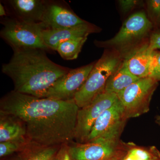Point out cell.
I'll list each match as a JSON object with an SVG mask.
<instances>
[{
    "label": "cell",
    "instance_id": "cell-26",
    "mask_svg": "<svg viewBox=\"0 0 160 160\" xmlns=\"http://www.w3.org/2000/svg\"><path fill=\"white\" fill-rule=\"evenodd\" d=\"M0 16L1 17H6L8 16L7 10L5 6L2 5V2L0 3Z\"/></svg>",
    "mask_w": 160,
    "mask_h": 160
},
{
    "label": "cell",
    "instance_id": "cell-24",
    "mask_svg": "<svg viewBox=\"0 0 160 160\" xmlns=\"http://www.w3.org/2000/svg\"><path fill=\"white\" fill-rule=\"evenodd\" d=\"M149 48L152 51L160 49V31H155L150 35L149 42Z\"/></svg>",
    "mask_w": 160,
    "mask_h": 160
},
{
    "label": "cell",
    "instance_id": "cell-11",
    "mask_svg": "<svg viewBox=\"0 0 160 160\" xmlns=\"http://www.w3.org/2000/svg\"><path fill=\"white\" fill-rule=\"evenodd\" d=\"M86 22L76 14L66 3L47 1L42 22L46 29H65Z\"/></svg>",
    "mask_w": 160,
    "mask_h": 160
},
{
    "label": "cell",
    "instance_id": "cell-21",
    "mask_svg": "<svg viewBox=\"0 0 160 160\" xmlns=\"http://www.w3.org/2000/svg\"><path fill=\"white\" fill-rule=\"evenodd\" d=\"M148 18L153 26L160 27V0L146 1Z\"/></svg>",
    "mask_w": 160,
    "mask_h": 160
},
{
    "label": "cell",
    "instance_id": "cell-22",
    "mask_svg": "<svg viewBox=\"0 0 160 160\" xmlns=\"http://www.w3.org/2000/svg\"><path fill=\"white\" fill-rule=\"evenodd\" d=\"M148 77L158 82L160 81V51L154 50L152 52L151 62Z\"/></svg>",
    "mask_w": 160,
    "mask_h": 160
},
{
    "label": "cell",
    "instance_id": "cell-31",
    "mask_svg": "<svg viewBox=\"0 0 160 160\" xmlns=\"http://www.w3.org/2000/svg\"><path fill=\"white\" fill-rule=\"evenodd\" d=\"M160 160V159H157V160Z\"/></svg>",
    "mask_w": 160,
    "mask_h": 160
},
{
    "label": "cell",
    "instance_id": "cell-25",
    "mask_svg": "<svg viewBox=\"0 0 160 160\" xmlns=\"http://www.w3.org/2000/svg\"><path fill=\"white\" fill-rule=\"evenodd\" d=\"M57 157L58 160H72L69 152V146L67 144L62 145L57 154Z\"/></svg>",
    "mask_w": 160,
    "mask_h": 160
},
{
    "label": "cell",
    "instance_id": "cell-23",
    "mask_svg": "<svg viewBox=\"0 0 160 160\" xmlns=\"http://www.w3.org/2000/svg\"><path fill=\"white\" fill-rule=\"evenodd\" d=\"M119 4L121 10L124 13H127L131 11L136 6H139L141 1L135 0H121L119 1Z\"/></svg>",
    "mask_w": 160,
    "mask_h": 160
},
{
    "label": "cell",
    "instance_id": "cell-2",
    "mask_svg": "<svg viewBox=\"0 0 160 160\" xmlns=\"http://www.w3.org/2000/svg\"><path fill=\"white\" fill-rule=\"evenodd\" d=\"M39 49L13 50L2 71L12 80L15 91L44 98L48 89L70 69L56 64Z\"/></svg>",
    "mask_w": 160,
    "mask_h": 160
},
{
    "label": "cell",
    "instance_id": "cell-27",
    "mask_svg": "<svg viewBox=\"0 0 160 160\" xmlns=\"http://www.w3.org/2000/svg\"><path fill=\"white\" fill-rule=\"evenodd\" d=\"M156 122L158 124L160 125V116L157 117Z\"/></svg>",
    "mask_w": 160,
    "mask_h": 160
},
{
    "label": "cell",
    "instance_id": "cell-14",
    "mask_svg": "<svg viewBox=\"0 0 160 160\" xmlns=\"http://www.w3.org/2000/svg\"><path fill=\"white\" fill-rule=\"evenodd\" d=\"M149 42L136 46L126 52L124 63L132 74L139 78L149 77L152 52Z\"/></svg>",
    "mask_w": 160,
    "mask_h": 160
},
{
    "label": "cell",
    "instance_id": "cell-13",
    "mask_svg": "<svg viewBox=\"0 0 160 160\" xmlns=\"http://www.w3.org/2000/svg\"><path fill=\"white\" fill-rule=\"evenodd\" d=\"M98 26L89 22L70 28L45 29L43 32L44 42L51 51H56L60 44L77 38L88 37L89 35L101 31Z\"/></svg>",
    "mask_w": 160,
    "mask_h": 160
},
{
    "label": "cell",
    "instance_id": "cell-10",
    "mask_svg": "<svg viewBox=\"0 0 160 160\" xmlns=\"http://www.w3.org/2000/svg\"><path fill=\"white\" fill-rule=\"evenodd\" d=\"M95 63L70 69L50 87L44 98L60 101L74 99L86 82Z\"/></svg>",
    "mask_w": 160,
    "mask_h": 160
},
{
    "label": "cell",
    "instance_id": "cell-12",
    "mask_svg": "<svg viewBox=\"0 0 160 160\" xmlns=\"http://www.w3.org/2000/svg\"><path fill=\"white\" fill-rule=\"evenodd\" d=\"M8 16L32 23H42L47 1L8 0L2 2Z\"/></svg>",
    "mask_w": 160,
    "mask_h": 160
},
{
    "label": "cell",
    "instance_id": "cell-17",
    "mask_svg": "<svg viewBox=\"0 0 160 160\" xmlns=\"http://www.w3.org/2000/svg\"><path fill=\"white\" fill-rule=\"evenodd\" d=\"M87 38L88 37L77 38L63 42L58 46L56 51L63 59H76L81 52Z\"/></svg>",
    "mask_w": 160,
    "mask_h": 160
},
{
    "label": "cell",
    "instance_id": "cell-29",
    "mask_svg": "<svg viewBox=\"0 0 160 160\" xmlns=\"http://www.w3.org/2000/svg\"><path fill=\"white\" fill-rule=\"evenodd\" d=\"M52 160H58L57 157V155L55 157L54 159Z\"/></svg>",
    "mask_w": 160,
    "mask_h": 160
},
{
    "label": "cell",
    "instance_id": "cell-7",
    "mask_svg": "<svg viewBox=\"0 0 160 160\" xmlns=\"http://www.w3.org/2000/svg\"><path fill=\"white\" fill-rule=\"evenodd\" d=\"M126 120L122 105L118 98L96 120L86 142L97 140L118 141Z\"/></svg>",
    "mask_w": 160,
    "mask_h": 160
},
{
    "label": "cell",
    "instance_id": "cell-4",
    "mask_svg": "<svg viewBox=\"0 0 160 160\" xmlns=\"http://www.w3.org/2000/svg\"><path fill=\"white\" fill-rule=\"evenodd\" d=\"M4 27L0 35L13 50L39 49L52 51L44 42L42 23H32L7 16L2 19Z\"/></svg>",
    "mask_w": 160,
    "mask_h": 160
},
{
    "label": "cell",
    "instance_id": "cell-15",
    "mask_svg": "<svg viewBox=\"0 0 160 160\" xmlns=\"http://www.w3.org/2000/svg\"><path fill=\"white\" fill-rule=\"evenodd\" d=\"M0 113V142L28 141L26 128L21 121L12 116Z\"/></svg>",
    "mask_w": 160,
    "mask_h": 160
},
{
    "label": "cell",
    "instance_id": "cell-9",
    "mask_svg": "<svg viewBox=\"0 0 160 160\" xmlns=\"http://www.w3.org/2000/svg\"><path fill=\"white\" fill-rule=\"evenodd\" d=\"M126 151L118 141L97 140L69 146L72 160H112L122 157Z\"/></svg>",
    "mask_w": 160,
    "mask_h": 160
},
{
    "label": "cell",
    "instance_id": "cell-6",
    "mask_svg": "<svg viewBox=\"0 0 160 160\" xmlns=\"http://www.w3.org/2000/svg\"><path fill=\"white\" fill-rule=\"evenodd\" d=\"M158 86V82L154 79L143 78L118 95L127 119L140 116L149 111L152 97Z\"/></svg>",
    "mask_w": 160,
    "mask_h": 160
},
{
    "label": "cell",
    "instance_id": "cell-16",
    "mask_svg": "<svg viewBox=\"0 0 160 160\" xmlns=\"http://www.w3.org/2000/svg\"><path fill=\"white\" fill-rule=\"evenodd\" d=\"M140 78L132 74L124 62L109 77L106 83L105 91L118 95Z\"/></svg>",
    "mask_w": 160,
    "mask_h": 160
},
{
    "label": "cell",
    "instance_id": "cell-8",
    "mask_svg": "<svg viewBox=\"0 0 160 160\" xmlns=\"http://www.w3.org/2000/svg\"><path fill=\"white\" fill-rule=\"evenodd\" d=\"M118 99V95L104 92L78 111L74 139L78 144L86 143L96 120Z\"/></svg>",
    "mask_w": 160,
    "mask_h": 160
},
{
    "label": "cell",
    "instance_id": "cell-18",
    "mask_svg": "<svg viewBox=\"0 0 160 160\" xmlns=\"http://www.w3.org/2000/svg\"><path fill=\"white\" fill-rule=\"evenodd\" d=\"M160 159V152L155 146L139 147L132 145L126 149L122 160H155Z\"/></svg>",
    "mask_w": 160,
    "mask_h": 160
},
{
    "label": "cell",
    "instance_id": "cell-32",
    "mask_svg": "<svg viewBox=\"0 0 160 160\" xmlns=\"http://www.w3.org/2000/svg\"><path fill=\"white\" fill-rule=\"evenodd\" d=\"M117 159H118V158H117ZM114 159V160H115L116 159Z\"/></svg>",
    "mask_w": 160,
    "mask_h": 160
},
{
    "label": "cell",
    "instance_id": "cell-19",
    "mask_svg": "<svg viewBox=\"0 0 160 160\" xmlns=\"http://www.w3.org/2000/svg\"><path fill=\"white\" fill-rule=\"evenodd\" d=\"M32 148L28 147L27 153L22 160H52L57 154V146L41 147L32 144Z\"/></svg>",
    "mask_w": 160,
    "mask_h": 160
},
{
    "label": "cell",
    "instance_id": "cell-30",
    "mask_svg": "<svg viewBox=\"0 0 160 160\" xmlns=\"http://www.w3.org/2000/svg\"><path fill=\"white\" fill-rule=\"evenodd\" d=\"M18 160H22V159H21H21H18Z\"/></svg>",
    "mask_w": 160,
    "mask_h": 160
},
{
    "label": "cell",
    "instance_id": "cell-28",
    "mask_svg": "<svg viewBox=\"0 0 160 160\" xmlns=\"http://www.w3.org/2000/svg\"><path fill=\"white\" fill-rule=\"evenodd\" d=\"M124 156H123V157H124ZM123 157H122L118 158L117 159H116L115 160H122V158H123Z\"/></svg>",
    "mask_w": 160,
    "mask_h": 160
},
{
    "label": "cell",
    "instance_id": "cell-1",
    "mask_svg": "<svg viewBox=\"0 0 160 160\" xmlns=\"http://www.w3.org/2000/svg\"><path fill=\"white\" fill-rule=\"evenodd\" d=\"M0 112L17 118L31 144L41 147L68 144L74 139L79 108L74 99L39 98L14 90L3 97Z\"/></svg>",
    "mask_w": 160,
    "mask_h": 160
},
{
    "label": "cell",
    "instance_id": "cell-3",
    "mask_svg": "<svg viewBox=\"0 0 160 160\" xmlns=\"http://www.w3.org/2000/svg\"><path fill=\"white\" fill-rule=\"evenodd\" d=\"M123 61L119 52L106 51L96 63L86 82L74 98L80 108L91 103L105 91L109 77L117 70Z\"/></svg>",
    "mask_w": 160,
    "mask_h": 160
},
{
    "label": "cell",
    "instance_id": "cell-5",
    "mask_svg": "<svg viewBox=\"0 0 160 160\" xmlns=\"http://www.w3.org/2000/svg\"><path fill=\"white\" fill-rule=\"evenodd\" d=\"M153 27L146 13L138 12L131 15L124 22L114 37L105 42H95L98 47H112L128 52L130 47L148 36Z\"/></svg>",
    "mask_w": 160,
    "mask_h": 160
},
{
    "label": "cell",
    "instance_id": "cell-20",
    "mask_svg": "<svg viewBox=\"0 0 160 160\" xmlns=\"http://www.w3.org/2000/svg\"><path fill=\"white\" fill-rule=\"evenodd\" d=\"M29 143L28 141H7L0 142V157L3 158L16 152L23 151Z\"/></svg>",
    "mask_w": 160,
    "mask_h": 160
}]
</instances>
